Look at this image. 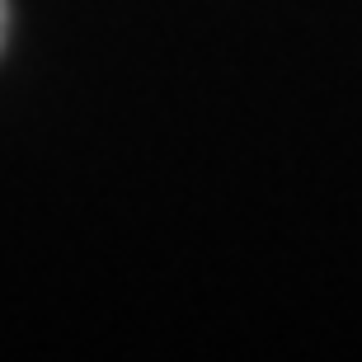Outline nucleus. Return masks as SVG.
I'll use <instances>...</instances> for the list:
<instances>
[{
    "instance_id": "f257e3e1",
    "label": "nucleus",
    "mask_w": 362,
    "mask_h": 362,
    "mask_svg": "<svg viewBox=\"0 0 362 362\" xmlns=\"http://www.w3.org/2000/svg\"><path fill=\"white\" fill-rule=\"evenodd\" d=\"M0 47H5V0H0Z\"/></svg>"
}]
</instances>
